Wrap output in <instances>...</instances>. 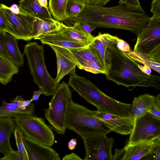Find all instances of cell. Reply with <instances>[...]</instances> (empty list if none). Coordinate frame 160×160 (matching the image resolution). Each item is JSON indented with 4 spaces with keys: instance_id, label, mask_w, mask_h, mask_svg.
<instances>
[{
    "instance_id": "cell-1",
    "label": "cell",
    "mask_w": 160,
    "mask_h": 160,
    "mask_svg": "<svg viewBox=\"0 0 160 160\" xmlns=\"http://www.w3.org/2000/svg\"><path fill=\"white\" fill-rule=\"evenodd\" d=\"M150 17L145 12L130 9L124 4L111 7L85 4L77 17L64 22L72 26L78 21L85 22L95 28H106L122 29L138 35L148 24Z\"/></svg>"
},
{
    "instance_id": "cell-2",
    "label": "cell",
    "mask_w": 160,
    "mask_h": 160,
    "mask_svg": "<svg viewBox=\"0 0 160 160\" xmlns=\"http://www.w3.org/2000/svg\"><path fill=\"white\" fill-rule=\"evenodd\" d=\"M107 34V48L110 54V67L106 75L107 79L127 88L152 87L160 90V76L143 72L137 62L117 47L119 38Z\"/></svg>"
},
{
    "instance_id": "cell-3",
    "label": "cell",
    "mask_w": 160,
    "mask_h": 160,
    "mask_svg": "<svg viewBox=\"0 0 160 160\" xmlns=\"http://www.w3.org/2000/svg\"><path fill=\"white\" fill-rule=\"evenodd\" d=\"M68 84L88 103L95 106L98 112L122 117L131 113L132 104L122 102L109 97L89 80L78 76L75 72L70 74Z\"/></svg>"
},
{
    "instance_id": "cell-4",
    "label": "cell",
    "mask_w": 160,
    "mask_h": 160,
    "mask_svg": "<svg viewBox=\"0 0 160 160\" xmlns=\"http://www.w3.org/2000/svg\"><path fill=\"white\" fill-rule=\"evenodd\" d=\"M66 128L71 130L83 139L95 136L107 135L112 130L95 115V111L71 101L67 113Z\"/></svg>"
},
{
    "instance_id": "cell-5",
    "label": "cell",
    "mask_w": 160,
    "mask_h": 160,
    "mask_svg": "<svg viewBox=\"0 0 160 160\" xmlns=\"http://www.w3.org/2000/svg\"><path fill=\"white\" fill-rule=\"evenodd\" d=\"M24 54L27 57L34 82L44 90V95H53L58 84L47 69L43 45H39L36 42H29L25 46Z\"/></svg>"
},
{
    "instance_id": "cell-6",
    "label": "cell",
    "mask_w": 160,
    "mask_h": 160,
    "mask_svg": "<svg viewBox=\"0 0 160 160\" xmlns=\"http://www.w3.org/2000/svg\"><path fill=\"white\" fill-rule=\"evenodd\" d=\"M48 103L44 109V116L57 132L64 134L66 131V118L68 106L72 99V93L67 83L58 84Z\"/></svg>"
},
{
    "instance_id": "cell-7",
    "label": "cell",
    "mask_w": 160,
    "mask_h": 160,
    "mask_svg": "<svg viewBox=\"0 0 160 160\" xmlns=\"http://www.w3.org/2000/svg\"><path fill=\"white\" fill-rule=\"evenodd\" d=\"M13 118L16 127L25 137L45 145L51 147L53 145V128L46 124L42 118L34 114H23Z\"/></svg>"
},
{
    "instance_id": "cell-8",
    "label": "cell",
    "mask_w": 160,
    "mask_h": 160,
    "mask_svg": "<svg viewBox=\"0 0 160 160\" xmlns=\"http://www.w3.org/2000/svg\"><path fill=\"white\" fill-rule=\"evenodd\" d=\"M133 51H140L150 61L160 63V17L150 18L137 35Z\"/></svg>"
},
{
    "instance_id": "cell-9",
    "label": "cell",
    "mask_w": 160,
    "mask_h": 160,
    "mask_svg": "<svg viewBox=\"0 0 160 160\" xmlns=\"http://www.w3.org/2000/svg\"><path fill=\"white\" fill-rule=\"evenodd\" d=\"M2 8L7 19V32L17 39L29 41L33 39L32 33L35 18L19 9L18 14L13 13L9 7L3 4Z\"/></svg>"
},
{
    "instance_id": "cell-10",
    "label": "cell",
    "mask_w": 160,
    "mask_h": 160,
    "mask_svg": "<svg viewBox=\"0 0 160 160\" xmlns=\"http://www.w3.org/2000/svg\"><path fill=\"white\" fill-rule=\"evenodd\" d=\"M160 137V118L149 112L135 118L128 143L133 144Z\"/></svg>"
},
{
    "instance_id": "cell-11",
    "label": "cell",
    "mask_w": 160,
    "mask_h": 160,
    "mask_svg": "<svg viewBox=\"0 0 160 160\" xmlns=\"http://www.w3.org/2000/svg\"><path fill=\"white\" fill-rule=\"evenodd\" d=\"M86 154L84 160H113L112 138L101 134L83 139Z\"/></svg>"
},
{
    "instance_id": "cell-12",
    "label": "cell",
    "mask_w": 160,
    "mask_h": 160,
    "mask_svg": "<svg viewBox=\"0 0 160 160\" xmlns=\"http://www.w3.org/2000/svg\"><path fill=\"white\" fill-rule=\"evenodd\" d=\"M69 49L77 61V66L79 69L95 74H107L102 61L96 52L88 47Z\"/></svg>"
},
{
    "instance_id": "cell-13",
    "label": "cell",
    "mask_w": 160,
    "mask_h": 160,
    "mask_svg": "<svg viewBox=\"0 0 160 160\" xmlns=\"http://www.w3.org/2000/svg\"><path fill=\"white\" fill-rule=\"evenodd\" d=\"M160 144V137L154 140L138 142L133 144L127 143L122 149L123 153L122 160L153 159L154 151Z\"/></svg>"
},
{
    "instance_id": "cell-14",
    "label": "cell",
    "mask_w": 160,
    "mask_h": 160,
    "mask_svg": "<svg viewBox=\"0 0 160 160\" xmlns=\"http://www.w3.org/2000/svg\"><path fill=\"white\" fill-rule=\"evenodd\" d=\"M49 46L54 51L57 58V73L55 79L58 84L65 75L75 71L78 62L69 49L53 45Z\"/></svg>"
},
{
    "instance_id": "cell-15",
    "label": "cell",
    "mask_w": 160,
    "mask_h": 160,
    "mask_svg": "<svg viewBox=\"0 0 160 160\" xmlns=\"http://www.w3.org/2000/svg\"><path fill=\"white\" fill-rule=\"evenodd\" d=\"M11 102L8 103L3 100L0 106V118H14L18 115L34 114L35 105L30 100H24L21 95L16 96Z\"/></svg>"
},
{
    "instance_id": "cell-16",
    "label": "cell",
    "mask_w": 160,
    "mask_h": 160,
    "mask_svg": "<svg viewBox=\"0 0 160 160\" xmlns=\"http://www.w3.org/2000/svg\"><path fill=\"white\" fill-rule=\"evenodd\" d=\"M95 115L112 131L126 135L130 134L132 131L134 119L130 116L122 117L98 111H95Z\"/></svg>"
},
{
    "instance_id": "cell-17",
    "label": "cell",
    "mask_w": 160,
    "mask_h": 160,
    "mask_svg": "<svg viewBox=\"0 0 160 160\" xmlns=\"http://www.w3.org/2000/svg\"><path fill=\"white\" fill-rule=\"evenodd\" d=\"M29 160H60L59 155L51 146L30 140L24 136Z\"/></svg>"
},
{
    "instance_id": "cell-18",
    "label": "cell",
    "mask_w": 160,
    "mask_h": 160,
    "mask_svg": "<svg viewBox=\"0 0 160 160\" xmlns=\"http://www.w3.org/2000/svg\"><path fill=\"white\" fill-rule=\"evenodd\" d=\"M44 44L53 45L69 49L88 47L64 35L60 30L40 35L34 38Z\"/></svg>"
},
{
    "instance_id": "cell-19",
    "label": "cell",
    "mask_w": 160,
    "mask_h": 160,
    "mask_svg": "<svg viewBox=\"0 0 160 160\" xmlns=\"http://www.w3.org/2000/svg\"><path fill=\"white\" fill-rule=\"evenodd\" d=\"M5 32H0V41L7 52L8 57L18 68L23 66V55L20 52L17 39L13 36Z\"/></svg>"
},
{
    "instance_id": "cell-20",
    "label": "cell",
    "mask_w": 160,
    "mask_h": 160,
    "mask_svg": "<svg viewBox=\"0 0 160 160\" xmlns=\"http://www.w3.org/2000/svg\"><path fill=\"white\" fill-rule=\"evenodd\" d=\"M16 128L13 118H0V152L4 156L12 149L10 139Z\"/></svg>"
},
{
    "instance_id": "cell-21",
    "label": "cell",
    "mask_w": 160,
    "mask_h": 160,
    "mask_svg": "<svg viewBox=\"0 0 160 160\" xmlns=\"http://www.w3.org/2000/svg\"><path fill=\"white\" fill-rule=\"evenodd\" d=\"M60 30L65 36L87 47H88L95 39L94 37L91 33L83 31L77 22L73 26L70 27L61 22Z\"/></svg>"
},
{
    "instance_id": "cell-22",
    "label": "cell",
    "mask_w": 160,
    "mask_h": 160,
    "mask_svg": "<svg viewBox=\"0 0 160 160\" xmlns=\"http://www.w3.org/2000/svg\"><path fill=\"white\" fill-rule=\"evenodd\" d=\"M107 33L99 32L88 47L96 53L108 72L110 67V54L107 48Z\"/></svg>"
},
{
    "instance_id": "cell-23",
    "label": "cell",
    "mask_w": 160,
    "mask_h": 160,
    "mask_svg": "<svg viewBox=\"0 0 160 160\" xmlns=\"http://www.w3.org/2000/svg\"><path fill=\"white\" fill-rule=\"evenodd\" d=\"M19 8L36 18L52 19L48 8L41 6L38 0H20Z\"/></svg>"
},
{
    "instance_id": "cell-24",
    "label": "cell",
    "mask_w": 160,
    "mask_h": 160,
    "mask_svg": "<svg viewBox=\"0 0 160 160\" xmlns=\"http://www.w3.org/2000/svg\"><path fill=\"white\" fill-rule=\"evenodd\" d=\"M154 99L155 96L148 93L135 97L132 104V112L130 116L134 120L148 111Z\"/></svg>"
},
{
    "instance_id": "cell-25",
    "label": "cell",
    "mask_w": 160,
    "mask_h": 160,
    "mask_svg": "<svg viewBox=\"0 0 160 160\" xmlns=\"http://www.w3.org/2000/svg\"><path fill=\"white\" fill-rule=\"evenodd\" d=\"M19 72L18 68L9 57L0 54V82L7 85Z\"/></svg>"
},
{
    "instance_id": "cell-26",
    "label": "cell",
    "mask_w": 160,
    "mask_h": 160,
    "mask_svg": "<svg viewBox=\"0 0 160 160\" xmlns=\"http://www.w3.org/2000/svg\"><path fill=\"white\" fill-rule=\"evenodd\" d=\"M61 22L52 19L35 18L32 33L33 39L38 36L53 31L59 30Z\"/></svg>"
},
{
    "instance_id": "cell-27",
    "label": "cell",
    "mask_w": 160,
    "mask_h": 160,
    "mask_svg": "<svg viewBox=\"0 0 160 160\" xmlns=\"http://www.w3.org/2000/svg\"><path fill=\"white\" fill-rule=\"evenodd\" d=\"M67 0H49L48 8L54 18L58 21L66 20L65 8Z\"/></svg>"
},
{
    "instance_id": "cell-28",
    "label": "cell",
    "mask_w": 160,
    "mask_h": 160,
    "mask_svg": "<svg viewBox=\"0 0 160 160\" xmlns=\"http://www.w3.org/2000/svg\"><path fill=\"white\" fill-rule=\"evenodd\" d=\"M125 53L137 62L148 66L159 73H160V63L150 61L145 54L138 51L132 50Z\"/></svg>"
},
{
    "instance_id": "cell-29",
    "label": "cell",
    "mask_w": 160,
    "mask_h": 160,
    "mask_svg": "<svg viewBox=\"0 0 160 160\" xmlns=\"http://www.w3.org/2000/svg\"><path fill=\"white\" fill-rule=\"evenodd\" d=\"M85 4L84 0H67L65 11L66 19L78 16Z\"/></svg>"
},
{
    "instance_id": "cell-30",
    "label": "cell",
    "mask_w": 160,
    "mask_h": 160,
    "mask_svg": "<svg viewBox=\"0 0 160 160\" xmlns=\"http://www.w3.org/2000/svg\"><path fill=\"white\" fill-rule=\"evenodd\" d=\"M13 133L18 150L22 155L23 160H29L28 154L24 144V136L16 128Z\"/></svg>"
},
{
    "instance_id": "cell-31",
    "label": "cell",
    "mask_w": 160,
    "mask_h": 160,
    "mask_svg": "<svg viewBox=\"0 0 160 160\" xmlns=\"http://www.w3.org/2000/svg\"><path fill=\"white\" fill-rule=\"evenodd\" d=\"M119 4H124L133 10L145 12L142 8L139 0H119Z\"/></svg>"
},
{
    "instance_id": "cell-32",
    "label": "cell",
    "mask_w": 160,
    "mask_h": 160,
    "mask_svg": "<svg viewBox=\"0 0 160 160\" xmlns=\"http://www.w3.org/2000/svg\"><path fill=\"white\" fill-rule=\"evenodd\" d=\"M160 118V94L155 96L154 101L148 111Z\"/></svg>"
},
{
    "instance_id": "cell-33",
    "label": "cell",
    "mask_w": 160,
    "mask_h": 160,
    "mask_svg": "<svg viewBox=\"0 0 160 160\" xmlns=\"http://www.w3.org/2000/svg\"><path fill=\"white\" fill-rule=\"evenodd\" d=\"M1 160H23L19 151H14L13 149L8 152L4 156L0 158Z\"/></svg>"
},
{
    "instance_id": "cell-34",
    "label": "cell",
    "mask_w": 160,
    "mask_h": 160,
    "mask_svg": "<svg viewBox=\"0 0 160 160\" xmlns=\"http://www.w3.org/2000/svg\"><path fill=\"white\" fill-rule=\"evenodd\" d=\"M150 12L153 13L152 17H160V0H153L152 1Z\"/></svg>"
},
{
    "instance_id": "cell-35",
    "label": "cell",
    "mask_w": 160,
    "mask_h": 160,
    "mask_svg": "<svg viewBox=\"0 0 160 160\" xmlns=\"http://www.w3.org/2000/svg\"><path fill=\"white\" fill-rule=\"evenodd\" d=\"M0 32H7V19L2 8L0 6Z\"/></svg>"
},
{
    "instance_id": "cell-36",
    "label": "cell",
    "mask_w": 160,
    "mask_h": 160,
    "mask_svg": "<svg viewBox=\"0 0 160 160\" xmlns=\"http://www.w3.org/2000/svg\"><path fill=\"white\" fill-rule=\"evenodd\" d=\"M77 22L81 29L86 33L90 34L96 28L84 22L78 21Z\"/></svg>"
},
{
    "instance_id": "cell-37",
    "label": "cell",
    "mask_w": 160,
    "mask_h": 160,
    "mask_svg": "<svg viewBox=\"0 0 160 160\" xmlns=\"http://www.w3.org/2000/svg\"><path fill=\"white\" fill-rule=\"evenodd\" d=\"M117 47L119 49L125 52L132 50L128 44L120 38L119 39L117 43Z\"/></svg>"
},
{
    "instance_id": "cell-38",
    "label": "cell",
    "mask_w": 160,
    "mask_h": 160,
    "mask_svg": "<svg viewBox=\"0 0 160 160\" xmlns=\"http://www.w3.org/2000/svg\"><path fill=\"white\" fill-rule=\"evenodd\" d=\"M86 4L90 5L104 7L110 0H84Z\"/></svg>"
},
{
    "instance_id": "cell-39",
    "label": "cell",
    "mask_w": 160,
    "mask_h": 160,
    "mask_svg": "<svg viewBox=\"0 0 160 160\" xmlns=\"http://www.w3.org/2000/svg\"><path fill=\"white\" fill-rule=\"evenodd\" d=\"M39 90L37 91H33L32 98L31 99L32 101H37L39 99V97L42 94L44 95L45 92L44 90L41 87H39Z\"/></svg>"
},
{
    "instance_id": "cell-40",
    "label": "cell",
    "mask_w": 160,
    "mask_h": 160,
    "mask_svg": "<svg viewBox=\"0 0 160 160\" xmlns=\"http://www.w3.org/2000/svg\"><path fill=\"white\" fill-rule=\"evenodd\" d=\"M62 160H82L79 156L74 153L66 155L62 158Z\"/></svg>"
},
{
    "instance_id": "cell-41",
    "label": "cell",
    "mask_w": 160,
    "mask_h": 160,
    "mask_svg": "<svg viewBox=\"0 0 160 160\" xmlns=\"http://www.w3.org/2000/svg\"><path fill=\"white\" fill-rule=\"evenodd\" d=\"M138 67L143 72L148 74H151V69L150 67L146 65H142L139 64H138Z\"/></svg>"
},
{
    "instance_id": "cell-42",
    "label": "cell",
    "mask_w": 160,
    "mask_h": 160,
    "mask_svg": "<svg viewBox=\"0 0 160 160\" xmlns=\"http://www.w3.org/2000/svg\"><path fill=\"white\" fill-rule=\"evenodd\" d=\"M77 145V140L75 138L71 139L68 143V147L70 150H74Z\"/></svg>"
},
{
    "instance_id": "cell-43",
    "label": "cell",
    "mask_w": 160,
    "mask_h": 160,
    "mask_svg": "<svg viewBox=\"0 0 160 160\" xmlns=\"http://www.w3.org/2000/svg\"><path fill=\"white\" fill-rule=\"evenodd\" d=\"M154 160H160V144L156 147L154 152Z\"/></svg>"
},
{
    "instance_id": "cell-44",
    "label": "cell",
    "mask_w": 160,
    "mask_h": 160,
    "mask_svg": "<svg viewBox=\"0 0 160 160\" xmlns=\"http://www.w3.org/2000/svg\"><path fill=\"white\" fill-rule=\"evenodd\" d=\"M9 9L11 12L14 14H18L20 10L18 5L16 4L12 5L9 7Z\"/></svg>"
},
{
    "instance_id": "cell-45",
    "label": "cell",
    "mask_w": 160,
    "mask_h": 160,
    "mask_svg": "<svg viewBox=\"0 0 160 160\" xmlns=\"http://www.w3.org/2000/svg\"><path fill=\"white\" fill-rule=\"evenodd\" d=\"M0 54L8 57L7 52L5 47L0 41Z\"/></svg>"
},
{
    "instance_id": "cell-46",
    "label": "cell",
    "mask_w": 160,
    "mask_h": 160,
    "mask_svg": "<svg viewBox=\"0 0 160 160\" xmlns=\"http://www.w3.org/2000/svg\"><path fill=\"white\" fill-rule=\"evenodd\" d=\"M38 1L42 7L45 8H48L47 0H38Z\"/></svg>"
}]
</instances>
